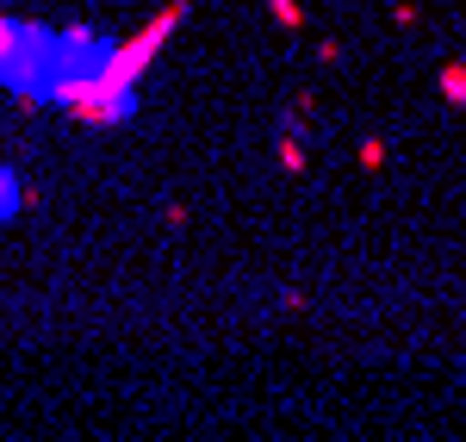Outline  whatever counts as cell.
<instances>
[{
  "label": "cell",
  "mask_w": 466,
  "mask_h": 442,
  "mask_svg": "<svg viewBox=\"0 0 466 442\" xmlns=\"http://www.w3.org/2000/svg\"><path fill=\"white\" fill-rule=\"evenodd\" d=\"M386 156H392V149H386V138H360V149H355L360 175H380V169H386Z\"/></svg>",
  "instance_id": "4"
},
{
  "label": "cell",
  "mask_w": 466,
  "mask_h": 442,
  "mask_svg": "<svg viewBox=\"0 0 466 442\" xmlns=\"http://www.w3.org/2000/svg\"><path fill=\"white\" fill-rule=\"evenodd\" d=\"M13 50H19V19H6V13H0V63H6Z\"/></svg>",
  "instance_id": "8"
},
{
  "label": "cell",
  "mask_w": 466,
  "mask_h": 442,
  "mask_svg": "<svg viewBox=\"0 0 466 442\" xmlns=\"http://www.w3.org/2000/svg\"><path fill=\"white\" fill-rule=\"evenodd\" d=\"M441 100L466 112V63H448V69H441Z\"/></svg>",
  "instance_id": "3"
},
{
  "label": "cell",
  "mask_w": 466,
  "mask_h": 442,
  "mask_svg": "<svg viewBox=\"0 0 466 442\" xmlns=\"http://www.w3.org/2000/svg\"><path fill=\"white\" fill-rule=\"evenodd\" d=\"M268 13H274L280 32H305V6L299 0H268Z\"/></svg>",
  "instance_id": "6"
},
{
  "label": "cell",
  "mask_w": 466,
  "mask_h": 442,
  "mask_svg": "<svg viewBox=\"0 0 466 442\" xmlns=\"http://www.w3.org/2000/svg\"><path fill=\"white\" fill-rule=\"evenodd\" d=\"M305 162H311V156H305V138H299V131H280V138H274V169H280L287 181H305Z\"/></svg>",
  "instance_id": "1"
},
{
  "label": "cell",
  "mask_w": 466,
  "mask_h": 442,
  "mask_svg": "<svg viewBox=\"0 0 466 442\" xmlns=\"http://www.w3.org/2000/svg\"><path fill=\"white\" fill-rule=\"evenodd\" d=\"M19 187H25V181H19L13 169H0V219H6V224H13L19 212H25V200H19Z\"/></svg>",
  "instance_id": "2"
},
{
  "label": "cell",
  "mask_w": 466,
  "mask_h": 442,
  "mask_svg": "<svg viewBox=\"0 0 466 442\" xmlns=\"http://www.w3.org/2000/svg\"><path fill=\"white\" fill-rule=\"evenodd\" d=\"M280 312H287V318L311 312V293H299V287H280Z\"/></svg>",
  "instance_id": "7"
},
{
  "label": "cell",
  "mask_w": 466,
  "mask_h": 442,
  "mask_svg": "<svg viewBox=\"0 0 466 442\" xmlns=\"http://www.w3.org/2000/svg\"><path fill=\"white\" fill-rule=\"evenodd\" d=\"M187 219H193V212H187L180 200H168V206H162V231H187Z\"/></svg>",
  "instance_id": "9"
},
{
  "label": "cell",
  "mask_w": 466,
  "mask_h": 442,
  "mask_svg": "<svg viewBox=\"0 0 466 442\" xmlns=\"http://www.w3.org/2000/svg\"><path fill=\"white\" fill-rule=\"evenodd\" d=\"M318 63H342V37H318Z\"/></svg>",
  "instance_id": "10"
},
{
  "label": "cell",
  "mask_w": 466,
  "mask_h": 442,
  "mask_svg": "<svg viewBox=\"0 0 466 442\" xmlns=\"http://www.w3.org/2000/svg\"><path fill=\"white\" fill-rule=\"evenodd\" d=\"M311 112H318V87H299V94L287 100V131H299Z\"/></svg>",
  "instance_id": "5"
}]
</instances>
